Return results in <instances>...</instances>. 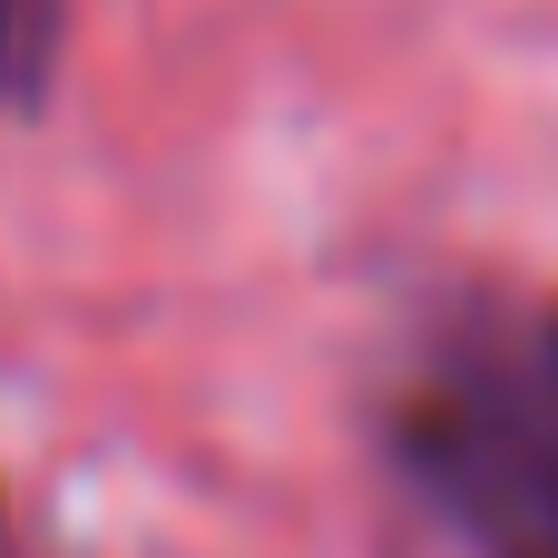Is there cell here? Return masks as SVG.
I'll use <instances>...</instances> for the list:
<instances>
[{"label":"cell","instance_id":"6da1fadb","mask_svg":"<svg viewBox=\"0 0 558 558\" xmlns=\"http://www.w3.org/2000/svg\"><path fill=\"white\" fill-rule=\"evenodd\" d=\"M402 461L481 558H558V324L461 333L402 422Z\"/></svg>","mask_w":558,"mask_h":558},{"label":"cell","instance_id":"7a4b0ae2","mask_svg":"<svg viewBox=\"0 0 558 558\" xmlns=\"http://www.w3.org/2000/svg\"><path fill=\"white\" fill-rule=\"evenodd\" d=\"M59 59V0H0V108H29Z\"/></svg>","mask_w":558,"mask_h":558}]
</instances>
